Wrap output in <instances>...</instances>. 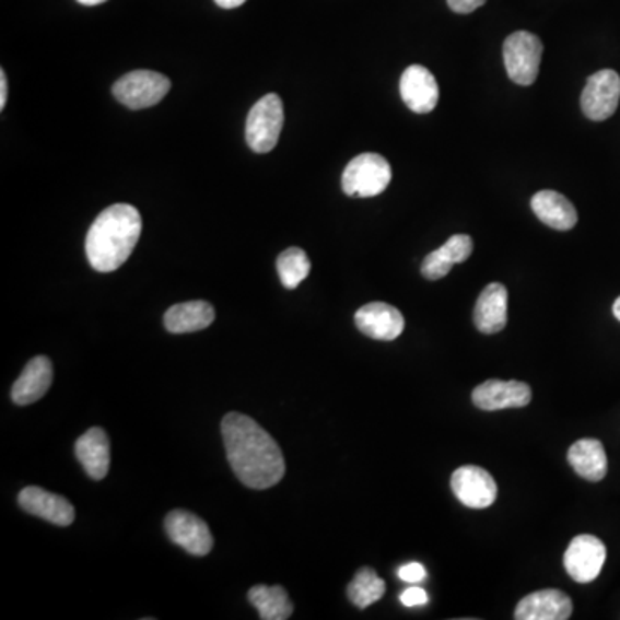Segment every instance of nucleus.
<instances>
[{
    "mask_svg": "<svg viewBox=\"0 0 620 620\" xmlns=\"http://www.w3.org/2000/svg\"><path fill=\"white\" fill-rule=\"evenodd\" d=\"M248 601L259 610L262 620H286L293 613L289 593L281 586H254L248 592Z\"/></svg>",
    "mask_w": 620,
    "mask_h": 620,
    "instance_id": "obj_23",
    "label": "nucleus"
},
{
    "mask_svg": "<svg viewBox=\"0 0 620 620\" xmlns=\"http://www.w3.org/2000/svg\"><path fill=\"white\" fill-rule=\"evenodd\" d=\"M221 431L227 463L245 487L268 490L283 479L286 470L283 452L254 419L244 413H226Z\"/></svg>",
    "mask_w": 620,
    "mask_h": 620,
    "instance_id": "obj_1",
    "label": "nucleus"
},
{
    "mask_svg": "<svg viewBox=\"0 0 620 620\" xmlns=\"http://www.w3.org/2000/svg\"><path fill=\"white\" fill-rule=\"evenodd\" d=\"M8 104V78L4 69H0V109H4Z\"/></svg>",
    "mask_w": 620,
    "mask_h": 620,
    "instance_id": "obj_29",
    "label": "nucleus"
},
{
    "mask_svg": "<svg viewBox=\"0 0 620 620\" xmlns=\"http://www.w3.org/2000/svg\"><path fill=\"white\" fill-rule=\"evenodd\" d=\"M571 616V598L560 589H541L524 596L514 613L517 620H568Z\"/></svg>",
    "mask_w": 620,
    "mask_h": 620,
    "instance_id": "obj_15",
    "label": "nucleus"
},
{
    "mask_svg": "<svg viewBox=\"0 0 620 620\" xmlns=\"http://www.w3.org/2000/svg\"><path fill=\"white\" fill-rule=\"evenodd\" d=\"M508 292L502 283L482 290L475 307V326L482 335H495L507 326Z\"/></svg>",
    "mask_w": 620,
    "mask_h": 620,
    "instance_id": "obj_16",
    "label": "nucleus"
},
{
    "mask_svg": "<svg viewBox=\"0 0 620 620\" xmlns=\"http://www.w3.org/2000/svg\"><path fill=\"white\" fill-rule=\"evenodd\" d=\"M531 386L523 382L488 379L472 391V401L481 410L520 409L531 401Z\"/></svg>",
    "mask_w": 620,
    "mask_h": 620,
    "instance_id": "obj_12",
    "label": "nucleus"
},
{
    "mask_svg": "<svg viewBox=\"0 0 620 620\" xmlns=\"http://www.w3.org/2000/svg\"><path fill=\"white\" fill-rule=\"evenodd\" d=\"M386 592V584L376 571L371 568H362L349 584V598L358 608H367L382 600Z\"/></svg>",
    "mask_w": 620,
    "mask_h": 620,
    "instance_id": "obj_24",
    "label": "nucleus"
},
{
    "mask_svg": "<svg viewBox=\"0 0 620 620\" xmlns=\"http://www.w3.org/2000/svg\"><path fill=\"white\" fill-rule=\"evenodd\" d=\"M167 536L173 543L187 550L190 555L203 557L214 547L211 529L200 517L187 511H173L167 514Z\"/></svg>",
    "mask_w": 620,
    "mask_h": 620,
    "instance_id": "obj_9",
    "label": "nucleus"
},
{
    "mask_svg": "<svg viewBox=\"0 0 620 620\" xmlns=\"http://www.w3.org/2000/svg\"><path fill=\"white\" fill-rule=\"evenodd\" d=\"M78 2L83 5H98L104 4V2H107V0H78Z\"/></svg>",
    "mask_w": 620,
    "mask_h": 620,
    "instance_id": "obj_31",
    "label": "nucleus"
},
{
    "mask_svg": "<svg viewBox=\"0 0 620 620\" xmlns=\"http://www.w3.org/2000/svg\"><path fill=\"white\" fill-rule=\"evenodd\" d=\"M74 452L90 478L95 481L106 478L110 466V445L106 431L101 428L86 431L74 445Z\"/></svg>",
    "mask_w": 620,
    "mask_h": 620,
    "instance_id": "obj_19",
    "label": "nucleus"
},
{
    "mask_svg": "<svg viewBox=\"0 0 620 620\" xmlns=\"http://www.w3.org/2000/svg\"><path fill=\"white\" fill-rule=\"evenodd\" d=\"M543 56V42L535 33H512L503 44V62L507 68L508 78L520 86H529L536 82Z\"/></svg>",
    "mask_w": 620,
    "mask_h": 620,
    "instance_id": "obj_5",
    "label": "nucleus"
},
{
    "mask_svg": "<svg viewBox=\"0 0 620 620\" xmlns=\"http://www.w3.org/2000/svg\"><path fill=\"white\" fill-rule=\"evenodd\" d=\"M607 559L604 541L593 535H580L572 539L564 555V568L569 576L580 584L593 583L600 576Z\"/></svg>",
    "mask_w": 620,
    "mask_h": 620,
    "instance_id": "obj_8",
    "label": "nucleus"
},
{
    "mask_svg": "<svg viewBox=\"0 0 620 620\" xmlns=\"http://www.w3.org/2000/svg\"><path fill=\"white\" fill-rule=\"evenodd\" d=\"M398 577L410 584L421 583V581L426 580V569L419 562H412V564L398 569Z\"/></svg>",
    "mask_w": 620,
    "mask_h": 620,
    "instance_id": "obj_26",
    "label": "nucleus"
},
{
    "mask_svg": "<svg viewBox=\"0 0 620 620\" xmlns=\"http://www.w3.org/2000/svg\"><path fill=\"white\" fill-rule=\"evenodd\" d=\"M400 95L412 113H431L438 106V82L424 66H409L400 78Z\"/></svg>",
    "mask_w": 620,
    "mask_h": 620,
    "instance_id": "obj_11",
    "label": "nucleus"
},
{
    "mask_svg": "<svg viewBox=\"0 0 620 620\" xmlns=\"http://www.w3.org/2000/svg\"><path fill=\"white\" fill-rule=\"evenodd\" d=\"M284 125L283 102L276 94L264 95L248 113L245 138L257 154H268L280 140Z\"/></svg>",
    "mask_w": 620,
    "mask_h": 620,
    "instance_id": "obj_4",
    "label": "nucleus"
},
{
    "mask_svg": "<svg viewBox=\"0 0 620 620\" xmlns=\"http://www.w3.org/2000/svg\"><path fill=\"white\" fill-rule=\"evenodd\" d=\"M568 460L572 469L588 481H601L607 476V454L598 440L584 438L574 443L569 448Z\"/></svg>",
    "mask_w": 620,
    "mask_h": 620,
    "instance_id": "obj_22",
    "label": "nucleus"
},
{
    "mask_svg": "<svg viewBox=\"0 0 620 620\" xmlns=\"http://www.w3.org/2000/svg\"><path fill=\"white\" fill-rule=\"evenodd\" d=\"M472 248L475 244L469 235L451 236L438 250L431 251L430 256L422 260L421 274L430 281L442 280L455 264L469 259Z\"/></svg>",
    "mask_w": 620,
    "mask_h": 620,
    "instance_id": "obj_17",
    "label": "nucleus"
},
{
    "mask_svg": "<svg viewBox=\"0 0 620 620\" xmlns=\"http://www.w3.org/2000/svg\"><path fill=\"white\" fill-rule=\"evenodd\" d=\"M355 325L359 331L373 340H397L406 328V319L394 305L373 302L359 308L355 314Z\"/></svg>",
    "mask_w": 620,
    "mask_h": 620,
    "instance_id": "obj_13",
    "label": "nucleus"
},
{
    "mask_svg": "<svg viewBox=\"0 0 620 620\" xmlns=\"http://www.w3.org/2000/svg\"><path fill=\"white\" fill-rule=\"evenodd\" d=\"M531 207L541 223L559 232H569L577 224L576 207L559 191H538L531 199Z\"/></svg>",
    "mask_w": 620,
    "mask_h": 620,
    "instance_id": "obj_20",
    "label": "nucleus"
},
{
    "mask_svg": "<svg viewBox=\"0 0 620 620\" xmlns=\"http://www.w3.org/2000/svg\"><path fill=\"white\" fill-rule=\"evenodd\" d=\"M613 316L620 320V296L617 299L616 304H613Z\"/></svg>",
    "mask_w": 620,
    "mask_h": 620,
    "instance_id": "obj_32",
    "label": "nucleus"
},
{
    "mask_svg": "<svg viewBox=\"0 0 620 620\" xmlns=\"http://www.w3.org/2000/svg\"><path fill=\"white\" fill-rule=\"evenodd\" d=\"M142 233V215L128 203H116L98 214L86 235V257L95 271L121 268L137 247Z\"/></svg>",
    "mask_w": 620,
    "mask_h": 620,
    "instance_id": "obj_2",
    "label": "nucleus"
},
{
    "mask_svg": "<svg viewBox=\"0 0 620 620\" xmlns=\"http://www.w3.org/2000/svg\"><path fill=\"white\" fill-rule=\"evenodd\" d=\"M452 490L458 502L470 508H487L499 495L495 479L478 466L458 467L452 476Z\"/></svg>",
    "mask_w": 620,
    "mask_h": 620,
    "instance_id": "obj_10",
    "label": "nucleus"
},
{
    "mask_svg": "<svg viewBox=\"0 0 620 620\" xmlns=\"http://www.w3.org/2000/svg\"><path fill=\"white\" fill-rule=\"evenodd\" d=\"M214 2L223 9H235L244 5L247 0H214Z\"/></svg>",
    "mask_w": 620,
    "mask_h": 620,
    "instance_id": "obj_30",
    "label": "nucleus"
},
{
    "mask_svg": "<svg viewBox=\"0 0 620 620\" xmlns=\"http://www.w3.org/2000/svg\"><path fill=\"white\" fill-rule=\"evenodd\" d=\"M401 604L406 607H419V605L428 604V593L424 589L419 588V586H412V588H407L406 592L400 595Z\"/></svg>",
    "mask_w": 620,
    "mask_h": 620,
    "instance_id": "obj_27",
    "label": "nucleus"
},
{
    "mask_svg": "<svg viewBox=\"0 0 620 620\" xmlns=\"http://www.w3.org/2000/svg\"><path fill=\"white\" fill-rule=\"evenodd\" d=\"M276 268L284 289L295 290L311 272V260L302 248L292 247L278 257Z\"/></svg>",
    "mask_w": 620,
    "mask_h": 620,
    "instance_id": "obj_25",
    "label": "nucleus"
},
{
    "mask_svg": "<svg viewBox=\"0 0 620 620\" xmlns=\"http://www.w3.org/2000/svg\"><path fill=\"white\" fill-rule=\"evenodd\" d=\"M620 77L613 69H601L592 74L581 95V109L592 121L612 118L619 107Z\"/></svg>",
    "mask_w": 620,
    "mask_h": 620,
    "instance_id": "obj_7",
    "label": "nucleus"
},
{
    "mask_svg": "<svg viewBox=\"0 0 620 620\" xmlns=\"http://www.w3.org/2000/svg\"><path fill=\"white\" fill-rule=\"evenodd\" d=\"M391 166L383 155L361 154L352 159L341 176V188L349 197H376L388 188Z\"/></svg>",
    "mask_w": 620,
    "mask_h": 620,
    "instance_id": "obj_3",
    "label": "nucleus"
},
{
    "mask_svg": "<svg viewBox=\"0 0 620 620\" xmlns=\"http://www.w3.org/2000/svg\"><path fill=\"white\" fill-rule=\"evenodd\" d=\"M169 89V78L149 69H138L119 78L118 82L114 83L113 94L122 106L138 110L159 104L166 97Z\"/></svg>",
    "mask_w": 620,
    "mask_h": 620,
    "instance_id": "obj_6",
    "label": "nucleus"
},
{
    "mask_svg": "<svg viewBox=\"0 0 620 620\" xmlns=\"http://www.w3.org/2000/svg\"><path fill=\"white\" fill-rule=\"evenodd\" d=\"M214 319L215 311L209 302H185L167 308V313L164 314V326L173 335H183V332L209 328Z\"/></svg>",
    "mask_w": 620,
    "mask_h": 620,
    "instance_id": "obj_21",
    "label": "nucleus"
},
{
    "mask_svg": "<svg viewBox=\"0 0 620 620\" xmlns=\"http://www.w3.org/2000/svg\"><path fill=\"white\" fill-rule=\"evenodd\" d=\"M21 508L28 514L49 520L56 526H69L74 520V508L65 496L56 495L38 487H26L17 496Z\"/></svg>",
    "mask_w": 620,
    "mask_h": 620,
    "instance_id": "obj_14",
    "label": "nucleus"
},
{
    "mask_svg": "<svg viewBox=\"0 0 620 620\" xmlns=\"http://www.w3.org/2000/svg\"><path fill=\"white\" fill-rule=\"evenodd\" d=\"M52 362L49 359L44 355L32 359L14 383L13 391H11L14 403L23 407L40 400L52 385Z\"/></svg>",
    "mask_w": 620,
    "mask_h": 620,
    "instance_id": "obj_18",
    "label": "nucleus"
},
{
    "mask_svg": "<svg viewBox=\"0 0 620 620\" xmlns=\"http://www.w3.org/2000/svg\"><path fill=\"white\" fill-rule=\"evenodd\" d=\"M448 8L457 14H470L487 4V0H446Z\"/></svg>",
    "mask_w": 620,
    "mask_h": 620,
    "instance_id": "obj_28",
    "label": "nucleus"
}]
</instances>
